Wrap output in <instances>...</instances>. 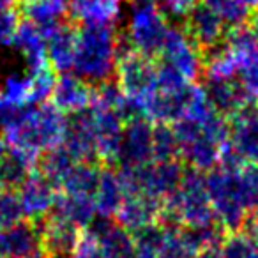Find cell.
I'll use <instances>...</instances> for the list:
<instances>
[{"label":"cell","mask_w":258,"mask_h":258,"mask_svg":"<svg viewBox=\"0 0 258 258\" xmlns=\"http://www.w3.org/2000/svg\"><path fill=\"white\" fill-rule=\"evenodd\" d=\"M69 131V118L53 103L25 106L2 125V140L8 151L23 156L34 166L44 152L64 145Z\"/></svg>","instance_id":"obj_1"},{"label":"cell","mask_w":258,"mask_h":258,"mask_svg":"<svg viewBox=\"0 0 258 258\" xmlns=\"http://www.w3.org/2000/svg\"><path fill=\"white\" fill-rule=\"evenodd\" d=\"M163 225H177L200 230L216 225L214 209L209 198L205 175L187 166L179 187L163 202Z\"/></svg>","instance_id":"obj_2"},{"label":"cell","mask_w":258,"mask_h":258,"mask_svg":"<svg viewBox=\"0 0 258 258\" xmlns=\"http://www.w3.org/2000/svg\"><path fill=\"white\" fill-rule=\"evenodd\" d=\"M120 36L113 27L82 25L76 30L73 71L89 83L111 80L117 68Z\"/></svg>","instance_id":"obj_3"},{"label":"cell","mask_w":258,"mask_h":258,"mask_svg":"<svg viewBox=\"0 0 258 258\" xmlns=\"http://www.w3.org/2000/svg\"><path fill=\"white\" fill-rule=\"evenodd\" d=\"M184 163L173 161H151L137 168H118L125 195L142 193L154 200L165 202L179 187L184 177Z\"/></svg>","instance_id":"obj_4"},{"label":"cell","mask_w":258,"mask_h":258,"mask_svg":"<svg viewBox=\"0 0 258 258\" xmlns=\"http://www.w3.org/2000/svg\"><path fill=\"white\" fill-rule=\"evenodd\" d=\"M168 30L165 11L152 2H140V6L131 11L127 32L124 36L137 51L149 57H158Z\"/></svg>","instance_id":"obj_5"},{"label":"cell","mask_w":258,"mask_h":258,"mask_svg":"<svg viewBox=\"0 0 258 258\" xmlns=\"http://www.w3.org/2000/svg\"><path fill=\"white\" fill-rule=\"evenodd\" d=\"M204 50L187 36L186 30L170 27L158 57L193 83L204 73Z\"/></svg>","instance_id":"obj_6"},{"label":"cell","mask_w":258,"mask_h":258,"mask_svg":"<svg viewBox=\"0 0 258 258\" xmlns=\"http://www.w3.org/2000/svg\"><path fill=\"white\" fill-rule=\"evenodd\" d=\"M23 218L41 223L51 214L58 197V187L36 166L30 170L22 184L16 187Z\"/></svg>","instance_id":"obj_7"},{"label":"cell","mask_w":258,"mask_h":258,"mask_svg":"<svg viewBox=\"0 0 258 258\" xmlns=\"http://www.w3.org/2000/svg\"><path fill=\"white\" fill-rule=\"evenodd\" d=\"M154 125L147 118L135 115L129 117L122 131V144L118 152V168H137L154 161Z\"/></svg>","instance_id":"obj_8"},{"label":"cell","mask_w":258,"mask_h":258,"mask_svg":"<svg viewBox=\"0 0 258 258\" xmlns=\"http://www.w3.org/2000/svg\"><path fill=\"white\" fill-rule=\"evenodd\" d=\"M89 117L94 131L97 161L101 165H117L125 118L110 108L89 106Z\"/></svg>","instance_id":"obj_9"},{"label":"cell","mask_w":258,"mask_h":258,"mask_svg":"<svg viewBox=\"0 0 258 258\" xmlns=\"http://www.w3.org/2000/svg\"><path fill=\"white\" fill-rule=\"evenodd\" d=\"M0 258H46L41 223L20 219L0 230Z\"/></svg>","instance_id":"obj_10"},{"label":"cell","mask_w":258,"mask_h":258,"mask_svg":"<svg viewBox=\"0 0 258 258\" xmlns=\"http://www.w3.org/2000/svg\"><path fill=\"white\" fill-rule=\"evenodd\" d=\"M115 221L127 232L135 233L158 225L163 219V202L142 193H129L115 212Z\"/></svg>","instance_id":"obj_11"},{"label":"cell","mask_w":258,"mask_h":258,"mask_svg":"<svg viewBox=\"0 0 258 258\" xmlns=\"http://www.w3.org/2000/svg\"><path fill=\"white\" fill-rule=\"evenodd\" d=\"M182 29L204 50V53L219 46L226 34L225 22L205 4H198L186 16Z\"/></svg>","instance_id":"obj_12"},{"label":"cell","mask_w":258,"mask_h":258,"mask_svg":"<svg viewBox=\"0 0 258 258\" xmlns=\"http://www.w3.org/2000/svg\"><path fill=\"white\" fill-rule=\"evenodd\" d=\"M253 53H247L235 46H216L214 50L207 51L204 58V75L209 83L228 82L233 80L253 58Z\"/></svg>","instance_id":"obj_13"},{"label":"cell","mask_w":258,"mask_h":258,"mask_svg":"<svg viewBox=\"0 0 258 258\" xmlns=\"http://www.w3.org/2000/svg\"><path fill=\"white\" fill-rule=\"evenodd\" d=\"M41 30H43L44 39H46L48 60L53 66V69L60 73L71 71L73 62H75L76 30L78 29H75L66 22H60L43 27Z\"/></svg>","instance_id":"obj_14"},{"label":"cell","mask_w":258,"mask_h":258,"mask_svg":"<svg viewBox=\"0 0 258 258\" xmlns=\"http://www.w3.org/2000/svg\"><path fill=\"white\" fill-rule=\"evenodd\" d=\"M90 94H92V87L89 85V82L80 78L78 75L66 73L60 78H57L50 99L66 115H76L89 110Z\"/></svg>","instance_id":"obj_15"},{"label":"cell","mask_w":258,"mask_h":258,"mask_svg":"<svg viewBox=\"0 0 258 258\" xmlns=\"http://www.w3.org/2000/svg\"><path fill=\"white\" fill-rule=\"evenodd\" d=\"M13 44H15L16 50L23 55L25 64L30 73L39 71V69L50 66L44 34H43V30L34 22H30V20L20 22L18 29H16V34H15V39H13Z\"/></svg>","instance_id":"obj_16"},{"label":"cell","mask_w":258,"mask_h":258,"mask_svg":"<svg viewBox=\"0 0 258 258\" xmlns=\"http://www.w3.org/2000/svg\"><path fill=\"white\" fill-rule=\"evenodd\" d=\"M80 228L71 221L64 219L62 216L51 212L48 218L41 221V237H43V247L48 256H66L71 253L76 242Z\"/></svg>","instance_id":"obj_17"},{"label":"cell","mask_w":258,"mask_h":258,"mask_svg":"<svg viewBox=\"0 0 258 258\" xmlns=\"http://www.w3.org/2000/svg\"><path fill=\"white\" fill-rule=\"evenodd\" d=\"M69 15L80 25L113 27L122 15V0H71Z\"/></svg>","instance_id":"obj_18"},{"label":"cell","mask_w":258,"mask_h":258,"mask_svg":"<svg viewBox=\"0 0 258 258\" xmlns=\"http://www.w3.org/2000/svg\"><path fill=\"white\" fill-rule=\"evenodd\" d=\"M92 228L99 237L103 258H135V235L117 221L101 218Z\"/></svg>","instance_id":"obj_19"},{"label":"cell","mask_w":258,"mask_h":258,"mask_svg":"<svg viewBox=\"0 0 258 258\" xmlns=\"http://www.w3.org/2000/svg\"><path fill=\"white\" fill-rule=\"evenodd\" d=\"M124 197L125 191L122 186L118 170H115L113 165H101L99 182H97V189L94 195L97 216L104 219L113 218Z\"/></svg>","instance_id":"obj_20"},{"label":"cell","mask_w":258,"mask_h":258,"mask_svg":"<svg viewBox=\"0 0 258 258\" xmlns=\"http://www.w3.org/2000/svg\"><path fill=\"white\" fill-rule=\"evenodd\" d=\"M209 94H211V99L214 103L216 110L221 115H225L226 118L233 117V115L246 110V108L256 106L258 104L247 96L244 87L240 83L233 82V80L209 83Z\"/></svg>","instance_id":"obj_21"},{"label":"cell","mask_w":258,"mask_h":258,"mask_svg":"<svg viewBox=\"0 0 258 258\" xmlns=\"http://www.w3.org/2000/svg\"><path fill=\"white\" fill-rule=\"evenodd\" d=\"M51 212L62 216V218L71 221L78 228L89 226L92 223V219L97 216L94 197L71 195V193H64V191H58L57 202H55V207Z\"/></svg>","instance_id":"obj_22"},{"label":"cell","mask_w":258,"mask_h":258,"mask_svg":"<svg viewBox=\"0 0 258 258\" xmlns=\"http://www.w3.org/2000/svg\"><path fill=\"white\" fill-rule=\"evenodd\" d=\"M99 163H76L60 182L58 191L94 197L97 189V182H99Z\"/></svg>","instance_id":"obj_23"},{"label":"cell","mask_w":258,"mask_h":258,"mask_svg":"<svg viewBox=\"0 0 258 258\" xmlns=\"http://www.w3.org/2000/svg\"><path fill=\"white\" fill-rule=\"evenodd\" d=\"M71 0H32L25 2L22 13L27 20L34 22L37 27H48L53 23H60L69 15Z\"/></svg>","instance_id":"obj_24"},{"label":"cell","mask_w":258,"mask_h":258,"mask_svg":"<svg viewBox=\"0 0 258 258\" xmlns=\"http://www.w3.org/2000/svg\"><path fill=\"white\" fill-rule=\"evenodd\" d=\"M78 161H75L69 151L60 145L57 149H51V151L44 152L39 159V170L55 184V186H60V182L64 180V177L68 175V172L76 165Z\"/></svg>","instance_id":"obj_25"},{"label":"cell","mask_w":258,"mask_h":258,"mask_svg":"<svg viewBox=\"0 0 258 258\" xmlns=\"http://www.w3.org/2000/svg\"><path fill=\"white\" fill-rule=\"evenodd\" d=\"M34 168L36 166L27 161L23 156L8 151L4 161L0 163V186L8 189H16Z\"/></svg>","instance_id":"obj_26"},{"label":"cell","mask_w":258,"mask_h":258,"mask_svg":"<svg viewBox=\"0 0 258 258\" xmlns=\"http://www.w3.org/2000/svg\"><path fill=\"white\" fill-rule=\"evenodd\" d=\"M154 161H173L180 159V149L172 124H154Z\"/></svg>","instance_id":"obj_27"},{"label":"cell","mask_w":258,"mask_h":258,"mask_svg":"<svg viewBox=\"0 0 258 258\" xmlns=\"http://www.w3.org/2000/svg\"><path fill=\"white\" fill-rule=\"evenodd\" d=\"M30 104L46 103V99L51 97V92L57 83V71L53 66L39 69V71L30 73Z\"/></svg>","instance_id":"obj_28"},{"label":"cell","mask_w":258,"mask_h":258,"mask_svg":"<svg viewBox=\"0 0 258 258\" xmlns=\"http://www.w3.org/2000/svg\"><path fill=\"white\" fill-rule=\"evenodd\" d=\"M204 4L209 6L228 27L242 25L249 16V9L239 0H204Z\"/></svg>","instance_id":"obj_29"},{"label":"cell","mask_w":258,"mask_h":258,"mask_svg":"<svg viewBox=\"0 0 258 258\" xmlns=\"http://www.w3.org/2000/svg\"><path fill=\"white\" fill-rule=\"evenodd\" d=\"M69 254H71V258H103L99 237H97L96 230L92 228V225L80 228L76 242Z\"/></svg>","instance_id":"obj_30"},{"label":"cell","mask_w":258,"mask_h":258,"mask_svg":"<svg viewBox=\"0 0 258 258\" xmlns=\"http://www.w3.org/2000/svg\"><path fill=\"white\" fill-rule=\"evenodd\" d=\"M2 94L15 104L16 108H25L30 104V76L9 75L4 80Z\"/></svg>","instance_id":"obj_31"},{"label":"cell","mask_w":258,"mask_h":258,"mask_svg":"<svg viewBox=\"0 0 258 258\" xmlns=\"http://www.w3.org/2000/svg\"><path fill=\"white\" fill-rule=\"evenodd\" d=\"M23 218L16 189H8L0 186V230L18 223Z\"/></svg>","instance_id":"obj_32"},{"label":"cell","mask_w":258,"mask_h":258,"mask_svg":"<svg viewBox=\"0 0 258 258\" xmlns=\"http://www.w3.org/2000/svg\"><path fill=\"white\" fill-rule=\"evenodd\" d=\"M18 25H20V16L16 9L13 8L0 9V46L13 44Z\"/></svg>","instance_id":"obj_33"},{"label":"cell","mask_w":258,"mask_h":258,"mask_svg":"<svg viewBox=\"0 0 258 258\" xmlns=\"http://www.w3.org/2000/svg\"><path fill=\"white\" fill-rule=\"evenodd\" d=\"M240 85L247 92V96L258 103V53L249 60V64L240 71Z\"/></svg>","instance_id":"obj_34"},{"label":"cell","mask_w":258,"mask_h":258,"mask_svg":"<svg viewBox=\"0 0 258 258\" xmlns=\"http://www.w3.org/2000/svg\"><path fill=\"white\" fill-rule=\"evenodd\" d=\"M163 6L172 16L186 18L198 6V0H163Z\"/></svg>","instance_id":"obj_35"},{"label":"cell","mask_w":258,"mask_h":258,"mask_svg":"<svg viewBox=\"0 0 258 258\" xmlns=\"http://www.w3.org/2000/svg\"><path fill=\"white\" fill-rule=\"evenodd\" d=\"M20 110H22V108H16L15 104L2 94V90H0V127L4 124H8Z\"/></svg>","instance_id":"obj_36"},{"label":"cell","mask_w":258,"mask_h":258,"mask_svg":"<svg viewBox=\"0 0 258 258\" xmlns=\"http://www.w3.org/2000/svg\"><path fill=\"white\" fill-rule=\"evenodd\" d=\"M246 27L258 44V8H254L249 11V16H247V20H246Z\"/></svg>","instance_id":"obj_37"},{"label":"cell","mask_w":258,"mask_h":258,"mask_svg":"<svg viewBox=\"0 0 258 258\" xmlns=\"http://www.w3.org/2000/svg\"><path fill=\"white\" fill-rule=\"evenodd\" d=\"M242 232L249 233V235L254 239V242L258 244V212H256V214H251L249 218H247V221H246V225H244Z\"/></svg>","instance_id":"obj_38"},{"label":"cell","mask_w":258,"mask_h":258,"mask_svg":"<svg viewBox=\"0 0 258 258\" xmlns=\"http://www.w3.org/2000/svg\"><path fill=\"white\" fill-rule=\"evenodd\" d=\"M195 258H223V254L219 247H205Z\"/></svg>","instance_id":"obj_39"},{"label":"cell","mask_w":258,"mask_h":258,"mask_svg":"<svg viewBox=\"0 0 258 258\" xmlns=\"http://www.w3.org/2000/svg\"><path fill=\"white\" fill-rule=\"evenodd\" d=\"M239 2L242 6H246L249 11H251V9H254V8H258V0H239Z\"/></svg>","instance_id":"obj_40"},{"label":"cell","mask_w":258,"mask_h":258,"mask_svg":"<svg viewBox=\"0 0 258 258\" xmlns=\"http://www.w3.org/2000/svg\"><path fill=\"white\" fill-rule=\"evenodd\" d=\"M6 154H8V145H6V142L0 138V163L4 161Z\"/></svg>","instance_id":"obj_41"},{"label":"cell","mask_w":258,"mask_h":258,"mask_svg":"<svg viewBox=\"0 0 258 258\" xmlns=\"http://www.w3.org/2000/svg\"><path fill=\"white\" fill-rule=\"evenodd\" d=\"M16 0H0V9L2 8H13Z\"/></svg>","instance_id":"obj_42"},{"label":"cell","mask_w":258,"mask_h":258,"mask_svg":"<svg viewBox=\"0 0 258 258\" xmlns=\"http://www.w3.org/2000/svg\"><path fill=\"white\" fill-rule=\"evenodd\" d=\"M159 258H182V256H177V254H168V253H161Z\"/></svg>","instance_id":"obj_43"},{"label":"cell","mask_w":258,"mask_h":258,"mask_svg":"<svg viewBox=\"0 0 258 258\" xmlns=\"http://www.w3.org/2000/svg\"><path fill=\"white\" fill-rule=\"evenodd\" d=\"M133 2H138V4H140V2H152V0H133Z\"/></svg>","instance_id":"obj_44"},{"label":"cell","mask_w":258,"mask_h":258,"mask_svg":"<svg viewBox=\"0 0 258 258\" xmlns=\"http://www.w3.org/2000/svg\"><path fill=\"white\" fill-rule=\"evenodd\" d=\"M48 258H64V256H48Z\"/></svg>","instance_id":"obj_45"},{"label":"cell","mask_w":258,"mask_h":258,"mask_svg":"<svg viewBox=\"0 0 258 258\" xmlns=\"http://www.w3.org/2000/svg\"><path fill=\"white\" fill-rule=\"evenodd\" d=\"M256 118H258V104H256Z\"/></svg>","instance_id":"obj_46"},{"label":"cell","mask_w":258,"mask_h":258,"mask_svg":"<svg viewBox=\"0 0 258 258\" xmlns=\"http://www.w3.org/2000/svg\"><path fill=\"white\" fill-rule=\"evenodd\" d=\"M23 2H32V0H23Z\"/></svg>","instance_id":"obj_47"}]
</instances>
